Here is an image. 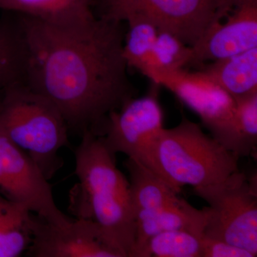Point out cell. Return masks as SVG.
Instances as JSON below:
<instances>
[{"label": "cell", "mask_w": 257, "mask_h": 257, "mask_svg": "<svg viewBox=\"0 0 257 257\" xmlns=\"http://www.w3.org/2000/svg\"><path fill=\"white\" fill-rule=\"evenodd\" d=\"M34 213L0 194V257H17L32 240Z\"/></svg>", "instance_id": "obj_16"}, {"label": "cell", "mask_w": 257, "mask_h": 257, "mask_svg": "<svg viewBox=\"0 0 257 257\" xmlns=\"http://www.w3.org/2000/svg\"><path fill=\"white\" fill-rule=\"evenodd\" d=\"M81 135L74 150L78 183L71 190L69 209L77 219L96 223L120 257H133L135 217L130 182L100 136L89 130Z\"/></svg>", "instance_id": "obj_2"}, {"label": "cell", "mask_w": 257, "mask_h": 257, "mask_svg": "<svg viewBox=\"0 0 257 257\" xmlns=\"http://www.w3.org/2000/svg\"><path fill=\"white\" fill-rule=\"evenodd\" d=\"M234 0H95L99 18L125 23L140 19L190 47L222 21Z\"/></svg>", "instance_id": "obj_5"}, {"label": "cell", "mask_w": 257, "mask_h": 257, "mask_svg": "<svg viewBox=\"0 0 257 257\" xmlns=\"http://www.w3.org/2000/svg\"><path fill=\"white\" fill-rule=\"evenodd\" d=\"M0 130L36 164L50 181L64 165L59 152L69 146V127L46 97L18 82L0 99Z\"/></svg>", "instance_id": "obj_3"}, {"label": "cell", "mask_w": 257, "mask_h": 257, "mask_svg": "<svg viewBox=\"0 0 257 257\" xmlns=\"http://www.w3.org/2000/svg\"><path fill=\"white\" fill-rule=\"evenodd\" d=\"M160 87L152 82L146 95L134 97L110 113L99 135L111 153L124 154L152 171L155 147L165 128Z\"/></svg>", "instance_id": "obj_7"}, {"label": "cell", "mask_w": 257, "mask_h": 257, "mask_svg": "<svg viewBox=\"0 0 257 257\" xmlns=\"http://www.w3.org/2000/svg\"><path fill=\"white\" fill-rule=\"evenodd\" d=\"M256 175L236 171L221 182L194 188L208 204L204 236L221 240L257 254Z\"/></svg>", "instance_id": "obj_6"}, {"label": "cell", "mask_w": 257, "mask_h": 257, "mask_svg": "<svg viewBox=\"0 0 257 257\" xmlns=\"http://www.w3.org/2000/svg\"><path fill=\"white\" fill-rule=\"evenodd\" d=\"M203 236L187 230L164 231L149 241L143 257H202Z\"/></svg>", "instance_id": "obj_20"}, {"label": "cell", "mask_w": 257, "mask_h": 257, "mask_svg": "<svg viewBox=\"0 0 257 257\" xmlns=\"http://www.w3.org/2000/svg\"><path fill=\"white\" fill-rule=\"evenodd\" d=\"M124 166L130 175L134 212L156 211L181 204L184 199L163 179L137 161L127 158Z\"/></svg>", "instance_id": "obj_14"}, {"label": "cell", "mask_w": 257, "mask_h": 257, "mask_svg": "<svg viewBox=\"0 0 257 257\" xmlns=\"http://www.w3.org/2000/svg\"><path fill=\"white\" fill-rule=\"evenodd\" d=\"M236 101L239 158L250 156L257 145V94Z\"/></svg>", "instance_id": "obj_21"}, {"label": "cell", "mask_w": 257, "mask_h": 257, "mask_svg": "<svg viewBox=\"0 0 257 257\" xmlns=\"http://www.w3.org/2000/svg\"><path fill=\"white\" fill-rule=\"evenodd\" d=\"M200 73L235 101L257 94V47L205 64Z\"/></svg>", "instance_id": "obj_13"}, {"label": "cell", "mask_w": 257, "mask_h": 257, "mask_svg": "<svg viewBox=\"0 0 257 257\" xmlns=\"http://www.w3.org/2000/svg\"><path fill=\"white\" fill-rule=\"evenodd\" d=\"M199 116L211 136L239 158L236 101L199 71L185 69L159 81Z\"/></svg>", "instance_id": "obj_8"}, {"label": "cell", "mask_w": 257, "mask_h": 257, "mask_svg": "<svg viewBox=\"0 0 257 257\" xmlns=\"http://www.w3.org/2000/svg\"><path fill=\"white\" fill-rule=\"evenodd\" d=\"M123 56L128 67L137 69L147 77L159 30L155 25L140 19L125 23Z\"/></svg>", "instance_id": "obj_19"}, {"label": "cell", "mask_w": 257, "mask_h": 257, "mask_svg": "<svg viewBox=\"0 0 257 257\" xmlns=\"http://www.w3.org/2000/svg\"><path fill=\"white\" fill-rule=\"evenodd\" d=\"M192 48L168 32L159 31L147 77L158 84L162 77L189 66Z\"/></svg>", "instance_id": "obj_18"}, {"label": "cell", "mask_w": 257, "mask_h": 257, "mask_svg": "<svg viewBox=\"0 0 257 257\" xmlns=\"http://www.w3.org/2000/svg\"><path fill=\"white\" fill-rule=\"evenodd\" d=\"M239 157L182 116L177 126L165 128L155 147L153 171L176 192L217 183L239 170Z\"/></svg>", "instance_id": "obj_4"}, {"label": "cell", "mask_w": 257, "mask_h": 257, "mask_svg": "<svg viewBox=\"0 0 257 257\" xmlns=\"http://www.w3.org/2000/svg\"><path fill=\"white\" fill-rule=\"evenodd\" d=\"M224 18L192 47L189 66L201 68L207 62L257 47V0H234Z\"/></svg>", "instance_id": "obj_11"}, {"label": "cell", "mask_w": 257, "mask_h": 257, "mask_svg": "<svg viewBox=\"0 0 257 257\" xmlns=\"http://www.w3.org/2000/svg\"><path fill=\"white\" fill-rule=\"evenodd\" d=\"M25 68L23 35L18 18L0 20V99L13 84L23 82Z\"/></svg>", "instance_id": "obj_17"}, {"label": "cell", "mask_w": 257, "mask_h": 257, "mask_svg": "<svg viewBox=\"0 0 257 257\" xmlns=\"http://www.w3.org/2000/svg\"><path fill=\"white\" fill-rule=\"evenodd\" d=\"M95 0H0V9L48 23L65 24L96 16Z\"/></svg>", "instance_id": "obj_15"}, {"label": "cell", "mask_w": 257, "mask_h": 257, "mask_svg": "<svg viewBox=\"0 0 257 257\" xmlns=\"http://www.w3.org/2000/svg\"><path fill=\"white\" fill-rule=\"evenodd\" d=\"M202 257H254L243 248L221 240L203 236Z\"/></svg>", "instance_id": "obj_22"}, {"label": "cell", "mask_w": 257, "mask_h": 257, "mask_svg": "<svg viewBox=\"0 0 257 257\" xmlns=\"http://www.w3.org/2000/svg\"><path fill=\"white\" fill-rule=\"evenodd\" d=\"M0 194L51 224L64 226L73 220L57 207L52 185L36 164L1 130Z\"/></svg>", "instance_id": "obj_9"}, {"label": "cell", "mask_w": 257, "mask_h": 257, "mask_svg": "<svg viewBox=\"0 0 257 257\" xmlns=\"http://www.w3.org/2000/svg\"><path fill=\"white\" fill-rule=\"evenodd\" d=\"M18 18L24 82L55 104L69 130L99 135L109 114L138 96L123 56L124 23L96 15L65 24Z\"/></svg>", "instance_id": "obj_1"}, {"label": "cell", "mask_w": 257, "mask_h": 257, "mask_svg": "<svg viewBox=\"0 0 257 257\" xmlns=\"http://www.w3.org/2000/svg\"><path fill=\"white\" fill-rule=\"evenodd\" d=\"M32 257H120L106 243L99 226L89 219H73L59 226L33 214Z\"/></svg>", "instance_id": "obj_10"}, {"label": "cell", "mask_w": 257, "mask_h": 257, "mask_svg": "<svg viewBox=\"0 0 257 257\" xmlns=\"http://www.w3.org/2000/svg\"><path fill=\"white\" fill-rule=\"evenodd\" d=\"M135 241L133 257H143L147 243L153 236L171 230H187L204 236L207 207L198 209L184 200L178 205L156 211L135 213Z\"/></svg>", "instance_id": "obj_12"}]
</instances>
